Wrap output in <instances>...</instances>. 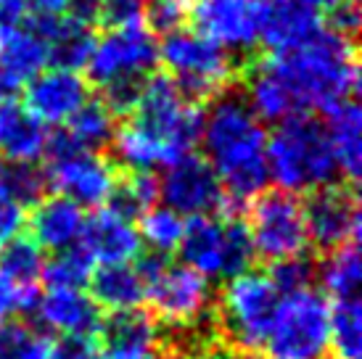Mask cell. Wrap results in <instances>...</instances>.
<instances>
[{"instance_id": "obj_1", "label": "cell", "mask_w": 362, "mask_h": 359, "mask_svg": "<svg viewBox=\"0 0 362 359\" xmlns=\"http://www.w3.org/2000/svg\"><path fill=\"white\" fill-rule=\"evenodd\" d=\"M204 159L220 180L230 214L249 206L267 190V132L257 114L249 109L238 82L225 88L202 122Z\"/></svg>"}, {"instance_id": "obj_2", "label": "cell", "mask_w": 362, "mask_h": 359, "mask_svg": "<svg viewBox=\"0 0 362 359\" xmlns=\"http://www.w3.org/2000/svg\"><path fill=\"white\" fill-rule=\"evenodd\" d=\"M270 69L291 90L302 114L312 109L331 111L344 100H354L360 85L354 40L320 30L286 53H272Z\"/></svg>"}, {"instance_id": "obj_3", "label": "cell", "mask_w": 362, "mask_h": 359, "mask_svg": "<svg viewBox=\"0 0 362 359\" xmlns=\"http://www.w3.org/2000/svg\"><path fill=\"white\" fill-rule=\"evenodd\" d=\"M267 272L249 269L228 280L211 304V325L217 341L243 357H257L283 304Z\"/></svg>"}, {"instance_id": "obj_4", "label": "cell", "mask_w": 362, "mask_h": 359, "mask_svg": "<svg viewBox=\"0 0 362 359\" xmlns=\"http://www.w3.org/2000/svg\"><path fill=\"white\" fill-rule=\"evenodd\" d=\"M267 172L283 193H310L339 177L325 124L302 114L281 122L267 135Z\"/></svg>"}, {"instance_id": "obj_5", "label": "cell", "mask_w": 362, "mask_h": 359, "mask_svg": "<svg viewBox=\"0 0 362 359\" xmlns=\"http://www.w3.org/2000/svg\"><path fill=\"white\" fill-rule=\"evenodd\" d=\"M182 264L204 280H233L249 272L257 261L246 222L238 214L191 217L177 246Z\"/></svg>"}, {"instance_id": "obj_6", "label": "cell", "mask_w": 362, "mask_h": 359, "mask_svg": "<svg viewBox=\"0 0 362 359\" xmlns=\"http://www.w3.org/2000/svg\"><path fill=\"white\" fill-rule=\"evenodd\" d=\"M159 61L182 98L199 109L238 82L235 59L193 30L167 35L159 45Z\"/></svg>"}, {"instance_id": "obj_7", "label": "cell", "mask_w": 362, "mask_h": 359, "mask_svg": "<svg viewBox=\"0 0 362 359\" xmlns=\"http://www.w3.org/2000/svg\"><path fill=\"white\" fill-rule=\"evenodd\" d=\"M202 122L204 111L182 98L167 74H151L132 111L130 124L167 151L172 161H177L199 146Z\"/></svg>"}, {"instance_id": "obj_8", "label": "cell", "mask_w": 362, "mask_h": 359, "mask_svg": "<svg viewBox=\"0 0 362 359\" xmlns=\"http://www.w3.org/2000/svg\"><path fill=\"white\" fill-rule=\"evenodd\" d=\"M331 304L320 290L304 288L286 296L264 339L267 359H325Z\"/></svg>"}, {"instance_id": "obj_9", "label": "cell", "mask_w": 362, "mask_h": 359, "mask_svg": "<svg viewBox=\"0 0 362 359\" xmlns=\"http://www.w3.org/2000/svg\"><path fill=\"white\" fill-rule=\"evenodd\" d=\"M246 209H249L246 230L252 238L254 254L267 264L299 257L310 246L307 230H304L302 204L291 193H283L278 188L264 190Z\"/></svg>"}, {"instance_id": "obj_10", "label": "cell", "mask_w": 362, "mask_h": 359, "mask_svg": "<svg viewBox=\"0 0 362 359\" xmlns=\"http://www.w3.org/2000/svg\"><path fill=\"white\" fill-rule=\"evenodd\" d=\"M159 64V42L151 32L138 24L106 30L93 42L90 59L85 64L88 85H103L130 77H151Z\"/></svg>"}, {"instance_id": "obj_11", "label": "cell", "mask_w": 362, "mask_h": 359, "mask_svg": "<svg viewBox=\"0 0 362 359\" xmlns=\"http://www.w3.org/2000/svg\"><path fill=\"white\" fill-rule=\"evenodd\" d=\"M146 299L151 304V317L161 328H191L206 322L214 304L209 280L185 264L172 261L146 283Z\"/></svg>"}, {"instance_id": "obj_12", "label": "cell", "mask_w": 362, "mask_h": 359, "mask_svg": "<svg viewBox=\"0 0 362 359\" xmlns=\"http://www.w3.org/2000/svg\"><path fill=\"white\" fill-rule=\"evenodd\" d=\"M307 243L315 251H331L357 243L360 235V199L349 182H331L307 193L302 204Z\"/></svg>"}, {"instance_id": "obj_13", "label": "cell", "mask_w": 362, "mask_h": 359, "mask_svg": "<svg viewBox=\"0 0 362 359\" xmlns=\"http://www.w3.org/2000/svg\"><path fill=\"white\" fill-rule=\"evenodd\" d=\"M159 201L161 206L188 220L230 214L220 180L209 167V161L196 153H185L164 170L159 177Z\"/></svg>"}, {"instance_id": "obj_14", "label": "cell", "mask_w": 362, "mask_h": 359, "mask_svg": "<svg viewBox=\"0 0 362 359\" xmlns=\"http://www.w3.org/2000/svg\"><path fill=\"white\" fill-rule=\"evenodd\" d=\"M262 3L264 0H196L188 8L193 32L220 45L230 56L252 59L259 42Z\"/></svg>"}, {"instance_id": "obj_15", "label": "cell", "mask_w": 362, "mask_h": 359, "mask_svg": "<svg viewBox=\"0 0 362 359\" xmlns=\"http://www.w3.org/2000/svg\"><path fill=\"white\" fill-rule=\"evenodd\" d=\"M27 325L45 336V330L59 336H82L95 339L101 328L103 310L90 299V293L74 288H48L35 293L30 307L24 310Z\"/></svg>"}, {"instance_id": "obj_16", "label": "cell", "mask_w": 362, "mask_h": 359, "mask_svg": "<svg viewBox=\"0 0 362 359\" xmlns=\"http://www.w3.org/2000/svg\"><path fill=\"white\" fill-rule=\"evenodd\" d=\"M51 190H59L64 199L77 204L80 209H98L106 204L111 188L117 182V164L109 156L77 151L71 156L48 164Z\"/></svg>"}, {"instance_id": "obj_17", "label": "cell", "mask_w": 362, "mask_h": 359, "mask_svg": "<svg viewBox=\"0 0 362 359\" xmlns=\"http://www.w3.org/2000/svg\"><path fill=\"white\" fill-rule=\"evenodd\" d=\"M331 0H264L259 42L272 53H286L322 27V13Z\"/></svg>"}, {"instance_id": "obj_18", "label": "cell", "mask_w": 362, "mask_h": 359, "mask_svg": "<svg viewBox=\"0 0 362 359\" xmlns=\"http://www.w3.org/2000/svg\"><path fill=\"white\" fill-rule=\"evenodd\" d=\"M90 100V85L77 71L45 69L27 82L24 106L42 124H66Z\"/></svg>"}, {"instance_id": "obj_19", "label": "cell", "mask_w": 362, "mask_h": 359, "mask_svg": "<svg viewBox=\"0 0 362 359\" xmlns=\"http://www.w3.org/2000/svg\"><path fill=\"white\" fill-rule=\"evenodd\" d=\"M101 359H143L159 349V322L151 312H109L95 333Z\"/></svg>"}, {"instance_id": "obj_20", "label": "cell", "mask_w": 362, "mask_h": 359, "mask_svg": "<svg viewBox=\"0 0 362 359\" xmlns=\"http://www.w3.org/2000/svg\"><path fill=\"white\" fill-rule=\"evenodd\" d=\"M80 246L93 264H130V259L141 254V235L132 228V222H124L109 209H98L85 217Z\"/></svg>"}, {"instance_id": "obj_21", "label": "cell", "mask_w": 362, "mask_h": 359, "mask_svg": "<svg viewBox=\"0 0 362 359\" xmlns=\"http://www.w3.org/2000/svg\"><path fill=\"white\" fill-rule=\"evenodd\" d=\"M30 24L48 48V64L53 69L80 71L90 59L93 27L74 21L71 16H32Z\"/></svg>"}, {"instance_id": "obj_22", "label": "cell", "mask_w": 362, "mask_h": 359, "mask_svg": "<svg viewBox=\"0 0 362 359\" xmlns=\"http://www.w3.org/2000/svg\"><path fill=\"white\" fill-rule=\"evenodd\" d=\"M85 228V209L64 196H48L32 211V240L48 251H64L77 246Z\"/></svg>"}, {"instance_id": "obj_23", "label": "cell", "mask_w": 362, "mask_h": 359, "mask_svg": "<svg viewBox=\"0 0 362 359\" xmlns=\"http://www.w3.org/2000/svg\"><path fill=\"white\" fill-rule=\"evenodd\" d=\"M48 127L24 103L0 106V153L6 161H37L48 146Z\"/></svg>"}, {"instance_id": "obj_24", "label": "cell", "mask_w": 362, "mask_h": 359, "mask_svg": "<svg viewBox=\"0 0 362 359\" xmlns=\"http://www.w3.org/2000/svg\"><path fill=\"white\" fill-rule=\"evenodd\" d=\"M328 114V140H331L333 156L339 164V175L349 180V185H357L362 170V117L357 100H344L339 106H333Z\"/></svg>"}, {"instance_id": "obj_25", "label": "cell", "mask_w": 362, "mask_h": 359, "mask_svg": "<svg viewBox=\"0 0 362 359\" xmlns=\"http://www.w3.org/2000/svg\"><path fill=\"white\" fill-rule=\"evenodd\" d=\"M90 299L109 312L141 310V304L146 301V283L130 264L98 267L90 275Z\"/></svg>"}, {"instance_id": "obj_26", "label": "cell", "mask_w": 362, "mask_h": 359, "mask_svg": "<svg viewBox=\"0 0 362 359\" xmlns=\"http://www.w3.org/2000/svg\"><path fill=\"white\" fill-rule=\"evenodd\" d=\"M45 66L48 48L30 21L13 27L0 37V69L8 71L19 85L35 80L40 71H45Z\"/></svg>"}, {"instance_id": "obj_27", "label": "cell", "mask_w": 362, "mask_h": 359, "mask_svg": "<svg viewBox=\"0 0 362 359\" xmlns=\"http://www.w3.org/2000/svg\"><path fill=\"white\" fill-rule=\"evenodd\" d=\"M153 206H159V177L156 172H122L111 188L103 209L122 217L124 222L141 220Z\"/></svg>"}, {"instance_id": "obj_28", "label": "cell", "mask_w": 362, "mask_h": 359, "mask_svg": "<svg viewBox=\"0 0 362 359\" xmlns=\"http://www.w3.org/2000/svg\"><path fill=\"white\" fill-rule=\"evenodd\" d=\"M315 278L320 280L322 290L333 296L336 301L357 299L362 280V264H360V249L357 243L341 246V249L325 254V259L317 261Z\"/></svg>"}, {"instance_id": "obj_29", "label": "cell", "mask_w": 362, "mask_h": 359, "mask_svg": "<svg viewBox=\"0 0 362 359\" xmlns=\"http://www.w3.org/2000/svg\"><path fill=\"white\" fill-rule=\"evenodd\" d=\"M0 190L16 201L21 209H35L51 193V180L37 161H3L0 164Z\"/></svg>"}, {"instance_id": "obj_30", "label": "cell", "mask_w": 362, "mask_h": 359, "mask_svg": "<svg viewBox=\"0 0 362 359\" xmlns=\"http://www.w3.org/2000/svg\"><path fill=\"white\" fill-rule=\"evenodd\" d=\"M328 351L333 359H362V307L360 299H344L331 307Z\"/></svg>"}, {"instance_id": "obj_31", "label": "cell", "mask_w": 362, "mask_h": 359, "mask_svg": "<svg viewBox=\"0 0 362 359\" xmlns=\"http://www.w3.org/2000/svg\"><path fill=\"white\" fill-rule=\"evenodd\" d=\"M74 143L80 146L82 151L88 153H101L109 151L111 140H114V114H111L101 100H88L74 117L69 119V127H66Z\"/></svg>"}, {"instance_id": "obj_32", "label": "cell", "mask_w": 362, "mask_h": 359, "mask_svg": "<svg viewBox=\"0 0 362 359\" xmlns=\"http://www.w3.org/2000/svg\"><path fill=\"white\" fill-rule=\"evenodd\" d=\"M42 267H45V254L27 235H16L0 249V272L19 288H35V283L42 278Z\"/></svg>"}, {"instance_id": "obj_33", "label": "cell", "mask_w": 362, "mask_h": 359, "mask_svg": "<svg viewBox=\"0 0 362 359\" xmlns=\"http://www.w3.org/2000/svg\"><path fill=\"white\" fill-rule=\"evenodd\" d=\"M93 275V259L85 254L80 243L71 249L56 251L51 261H45L42 278L48 288H74L82 290V286Z\"/></svg>"}, {"instance_id": "obj_34", "label": "cell", "mask_w": 362, "mask_h": 359, "mask_svg": "<svg viewBox=\"0 0 362 359\" xmlns=\"http://www.w3.org/2000/svg\"><path fill=\"white\" fill-rule=\"evenodd\" d=\"M182 228H185L182 217H177L167 206H153L141 217L138 235H141V243H148V251L170 257L172 251H177L180 246Z\"/></svg>"}, {"instance_id": "obj_35", "label": "cell", "mask_w": 362, "mask_h": 359, "mask_svg": "<svg viewBox=\"0 0 362 359\" xmlns=\"http://www.w3.org/2000/svg\"><path fill=\"white\" fill-rule=\"evenodd\" d=\"M315 272H317V261L312 259V257H307V254H299V257L270 264L267 275H270L275 288L281 290L283 296H291V293L310 288L312 280H315Z\"/></svg>"}, {"instance_id": "obj_36", "label": "cell", "mask_w": 362, "mask_h": 359, "mask_svg": "<svg viewBox=\"0 0 362 359\" xmlns=\"http://www.w3.org/2000/svg\"><path fill=\"white\" fill-rule=\"evenodd\" d=\"M141 19L146 21L143 27L156 35H172L185 27L188 21V3L185 0H143Z\"/></svg>"}, {"instance_id": "obj_37", "label": "cell", "mask_w": 362, "mask_h": 359, "mask_svg": "<svg viewBox=\"0 0 362 359\" xmlns=\"http://www.w3.org/2000/svg\"><path fill=\"white\" fill-rule=\"evenodd\" d=\"M48 359H101L95 339L82 336H59L48 343Z\"/></svg>"}, {"instance_id": "obj_38", "label": "cell", "mask_w": 362, "mask_h": 359, "mask_svg": "<svg viewBox=\"0 0 362 359\" xmlns=\"http://www.w3.org/2000/svg\"><path fill=\"white\" fill-rule=\"evenodd\" d=\"M37 290L32 288H19L16 283H11L3 272H0V322H8L16 314H24V310L30 307V301L35 299Z\"/></svg>"}, {"instance_id": "obj_39", "label": "cell", "mask_w": 362, "mask_h": 359, "mask_svg": "<svg viewBox=\"0 0 362 359\" xmlns=\"http://www.w3.org/2000/svg\"><path fill=\"white\" fill-rule=\"evenodd\" d=\"M143 13V0H101V16L109 30L114 27H127V24H138Z\"/></svg>"}, {"instance_id": "obj_40", "label": "cell", "mask_w": 362, "mask_h": 359, "mask_svg": "<svg viewBox=\"0 0 362 359\" xmlns=\"http://www.w3.org/2000/svg\"><path fill=\"white\" fill-rule=\"evenodd\" d=\"M27 228V209H21L16 201H11L0 190V249L21 235V230Z\"/></svg>"}, {"instance_id": "obj_41", "label": "cell", "mask_w": 362, "mask_h": 359, "mask_svg": "<svg viewBox=\"0 0 362 359\" xmlns=\"http://www.w3.org/2000/svg\"><path fill=\"white\" fill-rule=\"evenodd\" d=\"M66 16L93 27L101 16V0H66Z\"/></svg>"}, {"instance_id": "obj_42", "label": "cell", "mask_w": 362, "mask_h": 359, "mask_svg": "<svg viewBox=\"0 0 362 359\" xmlns=\"http://www.w3.org/2000/svg\"><path fill=\"white\" fill-rule=\"evenodd\" d=\"M24 13H27L24 0H0V37L13 30V27H19Z\"/></svg>"}, {"instance_id": "obj_43", "label": "cell", "mask_w": 362, "mask_h": 359, "mask_svg": "<svg viewBox=\"0 0 362 359\" xmlns=\"http://www.w3.org/2000/svg\"><path fill=\"white\" fill-rule=\"evenodd\" d=\"M27 11L35 16H64L66 13V0H24Z\"/></svg>"}, {"instance_id": "obj_44", "label": "cell", "mask_w": 362, "mask_h": 359, "mask_svg": "<svg viewBox=\"0 0 362 359\" xmlns=\"http://www.w3.org/2000/svg\"><path fill=\"white\" fill-rule=\"evenodd\" d=\"M19 82L11 77L8 71H3L0 69V106L3 103H11V100L16 98V93H19Z\"/></svg>"}, {"instance_id": "obj_45", "label": "cell", "mask_w": 362, "mask_h": 359, "mask_svg": "<svg viewBox=\"0 0 362 359\" xmlns=\"http://www.w3.org/2000/svg\"><path fill=\"white\" fill-rule=\"evenodd\" d=\"M196 359H249V357H243V354L228 349V346H222V343H211L209 349L202 351Z\"/></svg>"}]
</instances>
